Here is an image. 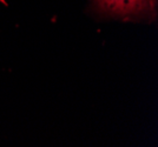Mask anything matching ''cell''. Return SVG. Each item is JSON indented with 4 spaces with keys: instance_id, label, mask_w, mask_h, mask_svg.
Returning a JSON list of instances; mask_svg holds the SVG:
<instances>
[{
    "instance_id": "1",
    "label": "cell",
    "mask_w": 158,
    "mask_h": 147,
    "mask_svg": "<svg viewBox=\"0 0 158 147\" xmlns=\"http://www.w3.org/2000/svg\"><path fill=\"white\" fill-rule=\"evenodd\" d=\"M85 12L97 21L153 24L158 0H87Z\"/></svg>"
}]
</instances>
